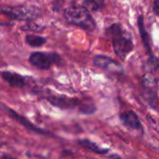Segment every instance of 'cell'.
I'll use <instances>...</instances> for the list:
<instances>
[{"instance_id": "11", "label": "cell", "mask_w": 159, "mask_h": 159, "mask_svg": "<svg viewBox=\"0 0 159 159\" xmlns=\"http://www.w3.org/2000/svg\"><path fill=\"white\" fill-rule=\"evenodd\" d=\"M77 143L82 146L83 148L89 150V152H92L94 154H98V155H104L106 153H108L109 149L106 148H102L100 147L98 144H96L94 142L88 140V139H82V140H78Z\"/></svg>"}, {"instance_id": "13", "label": "cell", "mask_w": 159, "mask_h": 159, "mask_svg": "<svg viewBox=\"0 0 159 159\" xmlns=\"http://www.w3.org/2000/svg\"><path fill=\"white\" fill-rule=\"evenodd\" d=\"M78 110L80 112L84 114H92L96 111V108H95L94 103L90 99H88V100H84L80 102Z\"/></svg>"}, {"instance_id": "6", "label": "cell", "mask_w": 159, "mask_h": 159, "mask_svg": "<svg viewBox=\"0 0 159 159\" xmlns=\"http://www.w3.org/2000/svg\"><path fill=\"white\" fill-rule=\"evenodd\" d=\"M46 99L53 106L61 109H74L79 107L81 100L75 97H69L67 96L49 94L46 96Z\"/></svg>"}, {"instance_id": "10", "label": "cell", "mask_w": 159, "mask_h": 159, "mask_svg": "<svg viewBox=\"0 0 159 159\" xmlns=\"http://www.w3.org/2000/svg\"><path fill=\"white\" fill-rule=\"evenodd\" d=\"M0 76L11 87L22 88L25 86V79L18 73L10 72V71H2L0 73Z\"/></svg>"}, {"instance_id": "7", "label": "cell", "mask_w": 159, "mask_h": 159, "mask_svg": "<svg viewBox=\"0 0 159 159\" xmlns=\"http://www.w3.org/2000/svg\"><path fill=\"white\" fill-rule=\"evenodd\" d=\"M138 24H139V30H140V33H141V37H142V39H143V45H144V48L149 55V61H150V64L152 65V67L157 69L159 67V62L158 60L155 57V55L153 54V51H152V48H151V44H150V37H149V35L145 29V26H144V22H143V19L142 16L139 17V20H138Z\"/></svg>"}, {"instance_id": "5", "label": "cell", "mask_w": 159, "mask_h": 159, "mask_svg": "<svg viewBox=\"0 0 159 159\" xmlns=\"http://www.w3.org/2000/svg\"><path fill=\"white\" fill-rule=\"evenodd\" d=\"M0 109H1L2 111H4V112H6V114H7V115H8L10 118H12L14 121L18 122V123L20 124L22 127H24L26 129H28V130H30V131H32V132L37 133V134H41V135H50L48 131H46V130H44V129H42V128H40V127H38L35 126V125H34V124H33L32 122H30L27 118H25L24 116L19 114L17 112L13 111V110L10 109L8 106L3 104V103H1V102H0Z\"/></svg>"}, {"instance_id": "16", "label": "cell", "mask_w": 159, "mask_h": 159, "mask_svg": "<svg viewBox=\"0 0 159 159\" xmlns=\"http://www.w3.org/2000/svg\"><path fill=\"white\" fill-rule=\"evenodd\" d=\"M3 159H16V158L11 157H9V156H4V157H3Z\"/></svg>"}, {"instance_id": "2", "label": "cell", "mask_w": 159, "mask_h": 159, "mask_svg": "<svg viewBox=\"0 0 159 159\" xmlns=\"http://www.w3.org/2000/svg\"><path fill=\"white\" fill-rule=\"evenodd\" d=\"M64 18L69 23L79 26L86 30H92L96 25L89 10L83 6L74 5L66 7L64 9Z\"/></svg>"}, {"instance_id": "1", "label": "cell", "mask_w": 159, "mask_h": 159, "mask_svg": "<svg viewBox=\"0 0 159 159\" xmlns=\"http://www.w3.org/2000/svg\"><path fill=\"white\" fill-rule=\"evenodd\" d=\"M106 33L112 40L116 54L121 60H125L133 50V41L130 34L118 23H114L108 27Z\"/></svg>"}, {"instance_id": "14", "label": "cell", "mask_w": 159, "mask_h": 159, "mask_svg": "<svg viewBox=\"0 0 159 159\" xmlns=\"http://www.w3.org/2000/svg\"><path fill=\"white\" fill-rule=\"evenodd\" d=\"M154 10L157 15H159V0H155L154 2Z\"/></svg>"}, {"instance_id": "9", "label": "cell", "mask_w": 159, "mask_h": 159, "mask_svg": "<svg viewBox=\"0 0 159 159\" xmlns=\"http://www.w3.org/2000/svg\"><path fill=\"white\" fill-rule=\"evenodd\" d=\"M95 67L106 70H121V67L111 57L105 55H96L93 59Z\"/></svg>"}, {"instance_id": "4", "label": "cell", "mask_w": 159, "mask_h": 159, "mask_svg": "<svg viewBox=\"0 0 159 159\" xmlns=\"http://www.w3.org/2000/svg\"><path fill=\"white\" fill-rule=\"evenodd\" d=\"M61 57L55 52H34L29 57V62L32 66L39 69H48L53 64H58Z\"/></svg>"}, {"instance_id": "12", "label": "cell", "mask_w": 159, "mask_h": 159, "mask_svg": "<svg viewBox=\"0 0 159 159\" xmlns=\"http://www.w3.org/2000/svg\"><path fill=\"white\" fill-rule=\"evenodd\" d=\"M26 43L31 47H40L46 43L47 39L44 37L36 36V35H27L25 37Z\"/></svg>"}, {"instance_id": "15", "label": "cell", "mask_w": 159, "mask_h": 159, "mask_svg": "<svg viewBox=\"0 0 159 159\" xmlns=\"http://www.w3.org/2000/svg\"><path fill=\"white\" fill-rule=\"evenodd\" d=\"M108 158L109 159H122L121 158V157H119V156H118V155H116V154H113V155L109 156V157H108Z\"/></svg>"}, {"instance_id": "3", "label": "cell", "mask_w": 159, "mask_h": 159, "mask_svg": "<svg viewBox=\"0 0 159 159\" xmlns=\"http://www.w3.org/2000/svg\"><path fill=\"white\" fill-rule=\"evenodd\" d=\"M2 12L13 20H34L40 16V9L32 6L4 7Z\"/></svg>"}, {"instance_id": "8", "label": "cell", "mask_w": 159, "mask_h": 159, "mask_svg": "<svg viewBox=\"0 0 159 159\" xmlns=\"http://www.w3.org/2000/svg\"><path fill=\"white\" fill-rule=\"evenodd\" d=\"M120 121L121 123L131 129L135 130H143V126L140 121L139 116L133 111H127L120 114Z\"/></svg>"}]
</instances>
